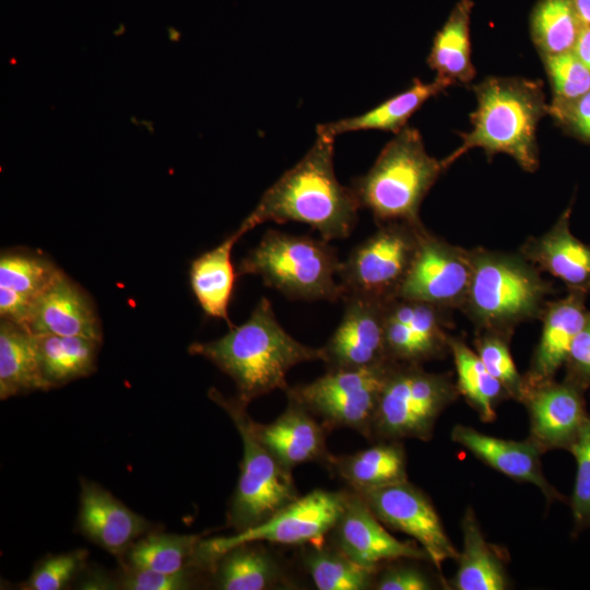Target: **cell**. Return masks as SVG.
<instances>
[{
    "label": "cell",
    "mask_w": 590,
    "mask_h": 590,
    "mask_svg": "<svg viewBox=\"0 0 590 590\" xmlns=\"http://www.w3.org/2000/svg\"><path fill=\"white\" fill-rule=\"evenodd\" d=\"M331 533L335 547L358 565L375 571L382 562L428 558L422 547L392 536L353 489L347 491L344 509Z\"/></svg>",
    "instance_id": "15"
},
{
    "label": "cell",
    "mask_w": 590,
    "mask_h": 590,
    "mask_svg": "<svg viewBox=\"0 0 590 590\" xmlns=\"http://www.w3.org/2000/svg\"><path fill=\"white\" fill-rule=\"evenodd\" d=\"M583 24L571 0H539L530 31L541 58L573 50Z\"/></svg>",
    "instance_id": "32"
},
{
    "label": "cell",
    "mask_w": 590,
    "mask_h": 590,
    "mask_svg": "<svg viewBox=\"0 0 590 590\" xmlns=\"http://www.w3.org/2000/svg\"><path fill=\"white\" fill-rule=\"evenodd\" d=\"M476 354L489 371L504 387L507 396L523 401L526 396L524 377L512 361L505 334L486 331L475 342Z\"/></svg>",
    "instance_id": "37"
},
{
    "label": "cell",
    "mask_w": 590,
    "mask_h": 590,
    "mask_svg": "<svg viewBox=\"0 0 590 590\" xmlns=\"http://www.w3.org/2000/svg\"><path fill=\"white\" fill-rule=\"evenodd\" d=\"M449 86L448 82L438 78L428 83L415 79L408 90L386 99L365 114L319 125L317 132L334 138L344 132L359 130H381L397 134L406 127L408 120L425 102Z\"/></svg>",
    "instance_id": "25"
},
{
    "label": "cell",
    "mask_w": 590,
    "mask_h": 590,
    "mask_svg": "<svg viewBox=\"0 0 590 590\" xmlns=\"http://www.w3.org/2000/svg\"><path fill=\"white\" fill-rule=\"evenodd\" d=\"M243 235L237 228L219 246L197 257L189 271L191 290L204 314L223 319L229 328L228 305L237 278L232 250Z\"/></svg>",
    "instance_id": "24"
},
{
    "label": "cell",
    "mask_w": 590,
    "mask_h": 590,
    "mask_svg": "<svg viewBox=\"0 0 590 590\" xmlns=\"http://www.w3.org/2000/svg\"><path fill=\"white\" fill-rule=\"evenodd\" d=\"M463 550L455 578L458 590H504L507 577L504 566L485 541L473 510L469 508L462 520Z\"/></svg>",
    "instance_id": "31"
},
{
    "label": "cell",
    "mask_w": 590,
    "mask_h": 590,
    "mask_svg": "<svg viewBox=\"0 0 590 590\" xmlns=\"http://www.w3.org/2000/svg\"><path fill=\"white\" fill-rule=\"evenodd\" d=\"M573 51L590 69V25L583 24Z\"/></svg>",
    "instance_id": "46"
},
{
    "label": "cell",
    "mask_w": 590,
    "mask_h": 590,
    "mask_svg": "<svg viewBox=\"0 0 590 590\" xmlns=\"http://www.w3.org/2000/svg\"><path fill=\"white\" fill-rule=\"evenodd\" d=\"M585 24L590 25V0H571Z\"/></svg>",
    "instance_id": "47"
},
{
    "label": "cell",
    "mask_w": 590,
    "mask_h": 590,
    "mask_svg": "<svg viewBox=\"0 0 590 590\" xmlns=\"http://www.w3.org/2000/svg\"><path fill=\"white\" fill-rule=\"evenodd\" d=\"M209 397L228 414L243 441L240 474L226 514V526L241 532L264 522L299 496L292 470L258 437L248 404L215 388L210 389Z\"/></svg>",
    "instance_id": "6"
},
{
    "label": "cell",
    "mask_w": 590,
    "mask_h": 590,
    "mask_svg": "<svg viewBox=\"0 0 590 590\" xmlns=\"http://www.w3.org/2000/svg\"><path fill=\"white\" fill-rule=\"evenodd\" d=\"M585 295L583 292L570 291L567 296L552 302L543 310L540 342L524 376L526 394L553 381L556 371L566 364L571 345L589 314L585 307Z\"/></svg>",
    "instance_id": "20"
},
{
    "label": "cell",
    "mask_w": 590,
    "mask_h": 590,
    "mask_svg": "<svg viewBox=\"0 0 590 590\" xmlns=\"http://www.w3.org/2000/svg\"><path fill=\"white\" fill-rule=\"evenodd\" d=\"M582 387L554 381L530 390L523 400L531 420V440L541 451L569 449L586 420Z\"/></svg>",
    "instance_id": "18"
},
{
    "label": "cell",
    "mask_w": 590,
    "mask_h": 590,
    "mask_svg": "<svg viewBox=\"0 0 590 590\" xmlns=\"http://www.w3.org/2000/svg\"><path fill=\"white\" fill-rule=\"evenodd\" d=\"M35 300V298L0 286L1 319L13 322L26 329Z\"/></svg>",
    "instance_id": "45"
},
{
    "label": "cell",
    "mask_w": 590,
    "mask_h": 590,
    "mask_svg": "<svg viewBox=\"0 0 590 590\" xmlns=\"http://www.w3.org/2000/svg\"><path fill=\"white\" fill-rule=\"evenodd\" d=\"M472 251L435 237L425 227L397 298L439 308L464 305L472 278Z\"/></svg>",
    "instance_id": "12"
},
{
    "label": "cell",
    "mask_w": 590,
    "mask_h": 590,
    "mask_svg": "<svg viewBox=\"0 0 590 590\" xmlns=\"http://www.w3.org/2000/svg\"><path fill=\"white\" fill-rule=\"evenodd\" d=\"M26 330L34 335L103 338L90 296L62 271L36 298Z\"/></svg>",
    "instance_id": "19"
},
{
    "label": "cell",
    "mask_w": 590,
    "mask_h": 590,
    "mask_svg": "<svg viewBox=\"0 0 590 590\" xmlns=\"http://www.w3.org/2000/svg\"><path fill=\"white\" fill-rule=\"evenodd\" d=\"M476 108L472 129L460 134V145L442 160L446 168L470 150L480 148L492 156H511L526 172L538 169L536 129L548 115L542 82L520 76H488L473 86Z\"/></svg>",
    "instance_id": "3"
},
{
    "label": "cell",
    "mask_w": 590,
    "mask_h": 590,
    "mask_svg": "<svg viewBox=\"0 0 590 590\" xmlns=\"http://www.w3.org/2000/svg\"><path fill=\"white\" fill-rule=\"evenodd\" d=\"M457 393L449 377L397 362L380 391L370 437L429 439L438 416Z\"/></svg>",
    "instance_id": "8"
},
{
    "label": "cell",
    "mask_w": 590,
    "mask_h": 590,
    "mask_svg": "<svg viewBox=\"0 0 590 590\" xmlns=\"http://www.w3.org/2000/svg\"><path fill=\"white\" fill-rule=\"evenodd\" d=\"M304 563L319 590H366L375 583V570L358 565L334 545L312 546Z\"/></svg>",
    "instance_id": "35"
},
{
    "label": "cell",
    "mask_w": 590,
    "mask_h": 590,
    "mask_svg": "<svg viewBox=\"0 0 590 590\" xmlns=\"http://www.w3.org/2000/svg\"><path fill=\"white\" fill-rule=\"evenodd\" d=\"M60 272L49 260L26 252H4L0 258V286L35 299Z\"/></svg>",
    "instance_id": "36"
},
{
    "label": "cell",
    "mask_w": 590,
    "mask_h": 590,
    "mask_svg": "<svg viewBox=\"0 0 590 590\" xmlns=\"http://www.w3.org/2000/svg\"><path fill=\"white\" fill-rule=\"evenodd\" d=\"M353 491L382 523L418 542L438 569L446 560L459 558L434 506L422 491L408 481Z\"/></svg>",
    "instance_id": "13"
},
{
    "label": "cell",
    "mask_w": 590,
    "mask_h": 590,
    "mask_svg": "<svg viewBox=\"0 0 590 590\" xmlns=\"http://www.w3.org/2000/svg\"><path fill=\"white\" fill-rule=\"evenodd\" d=\"M397 362L388 359L357 368L328 369L314 381L287 388V398L321 417L329 427H350L370 438L380 391Z\"/></svg>",
    "instance_id": "10"
},
{
    "label": "cell",
    "mask_w": 590,
    "mask_h": 590,
    "mask_svg": "<svg viewBox=\"0 0 590 590\" xmlns=\"http://www.w3.org/2000/svg\"><path fill=\"white\" fill-rule=\"evenodd\" d=\"M472 261L464 305L486 331L503 333L541 312L551 287L529 263L485 250L472 251Z\"/></svg>",
    "instance_id": "7"
},
{
    "label": "cell",
    "mask_w": 590,
    "mask_h": 590,
    "mask_svg": "<svg viewBox=\"0 0 590 590\" xmlns=\"http://www.w3.org/2000/svg\"><path fill=\"white\" fill-rule=\"evenodd\" d=\"M542 60L552 87L551 104L568 103L590 91V69L573 50Z\"/></svg>",
    "instance_id": "38"
},
{
    "label": "cell",
    "mask_w": 590,
    "mask_h": 590,
    "mask_svg": "<svg viewBox=\"0 0 590 590\" xmlns=\"http://www.w3.org/2000/svg\"><path fill=\"white\" fill-rule=\"evenodd\" d=\"M216 588L223 590H264L279 583L281 568L258 542L236 545L211 565Z\"/></svg>",
    "instance_id": "30"
},
{
    "label": "cell",
    "mask_w": 590,
    "mask_h": 590,
    "mask_svg": "<svg viewBox=\"0 0 590 590\" xmlns=\"http://www.w3.org/2000/svg\"><path fill=\"white\" fill-rule=\"evenodd\" d=\"M473 3L460 0L456 3L442 27L434 37L427 63L436 78L450 85L468 84L475 76L472 62L470 22Z\"/></svg>",
    "instance_id": "26"
},
{
    "label": "cell",
    "mask_w": 590,
    "mask_h": 590,
    "mask_svg": "<svg viewBox=\"0 0 590 590\" xmlns=\"http://www.w3.org/2000/svg\"><path fill=\"white\" fill-rule=\"evenodd\" d=\"M196 568L163 573L146 568L125 566L118 578V588L126 590H184L192 586Z\"/></svg>",
    "instance_id": "41"
},
{
    "label": "cell",
    "mask_w": 590,
    "mask_h": 590,
    "mask_svg": "<svg viewBox=\"0 0 590 590\" xmlns=\"http://www.w3.org/2000/svg\"><path fill=\"white\" fill-rule=\"evenodd\" d=\"M188 351L229 376L237 388L236 397L246 404L275 389L286 391V375L292 367L323 358L321 347L305 345L282 328L267 297L258 302L243 324L231 327L216 340L194 342Z\"/></svg>",
    "instance_id": "2"
},
{
    "label": "cell",
    "mask_w": 590,
    "mask_h": 590,
    "mask_svg": "<svg viewBox=\"0 0 590 590\" xmlns=\"http://www.w3.org/2000/svg\"><path fill=\"white\" fill-rule=\"evenodd\" d=\"M449 349L456 365L458 391L477 411L483 422H493L496 418V402L507 396L504 387L464 342L449 339Z\"/></svg>",
    "instance_id": "34"
},
{
    "label": "cell",
    "mask_w": 590,
    "mask_h": 590,
    "mask_svg": "<svg viewBox=\"0 0 590 590\" xmlns=\"http://www.w3.org/2000/svg\"><path fill=\"white\" fill-rule=\"evenodd\" d=\"M86 556V550H75L47 556L36 565L30 578L23 585V589H64L83 568Z\"/></svg>",
    "instance_id": "40"
},
{
    "label": "cell",
    "mask_w": 590,
    "mask_h": 590,
    "mask_svg": "<svg viewBox=\"0 0 590 590\" xmlns=\"http://www.w3.org/2000/svg\"><path fill=\"white\" fill-rule=\"evenodd\" d=\"M329 241L269 229L239 262L237 276L259 275L264 285L292 299H342L335 279L341 261Z\"/></svg>",
    "instance_id": "5"
},
{
    "label": "cell",
    "mask_w": 590,
    "mask_h": 590,
    "mask_svg": "<svg viewBox=\"0 0 590 590\" xmlns=\"http://www.w3.org/2000/svg\"><path fill=\"white\" fill-rule=\"evenodd\" d=\"M451 438L498 472L534 484L548 500H563V496L544 477L540 461L542 451L531 439L505 440L463 425L453 427Z\"/></svg>",
    "instance_id": "22"
},
{
    "label": "cell",
    "mask_w": 590,
    "mask_h": 590,
    "mask_svg": "<svg viewBox=\"0 0 590 590\" xmlns=\"http://www.w3.org/2000/svg\"><path fill=\"white\" fill-rule=\"evenodd\" d=\"M79 527L82 534L122 559L130 546L152 532L153 524L99 484L81 480Z\"/></svg>",
    "instance_id": "17"
},
{
    "label": "cell",
    "mask_w": 590,
    "mask_h": 590,
    "mask_svg": "<svg viewBox=\"0 0 590 590\" xmlns=\"http://www.w3.org/2000/svg\"><path fill=\"white\" fill-rule=\"evenodd\" d=\"M34 337L39 369L47 390L95 371L101 341L57 334Z\"/></svg>",
    "instance_id": "28"
},
{
    "label": "cell",
    "mask_w": 590,
    "mask_h": 590,
    "mask_svg": "<svg viewBox=\"0 0 590 590\" xmlns=\"http://www.w3.org/2000/svg\"><path fill=\"white\" fill-rule=\"evenodd\" d=\"M347 491L315 489L298 497L258 526L231 536L201 540L196 564L201 569H210L212 563L224 552L248 542L267 541L295 545L320 540L333 529L344 509Z\"/></svg>",
    "instance_id": "11"
},
{
    "label": "cell",
    "mask_w": 590,
    "mask_h": 590,
    "mask_svg": "<svg viewBox=\"0 0 590 590\" xmlns=\"http://www.w3.org/2000/svg\"><path fill=\"white\" fill-rule=\"evenodd\" d=\"M575 457L577 472L570 508L574 533L590 528V417L583 421L577 438L568 449Z\"/></svg>",
    "instance_id": "39"
},
{
    "label": "cell",
    "mask_w": 590,
    "mask_h": 590,
    "mask_svg": "<svg viewBox=\"0 0 590 590\" xmlns=\"http://www.w3.org/2000/svg\"><path fill=\"white\" fill-rule=\"evenodd\" d=\"M441 308L430 304L394 298L385 308L387 356L398 363L420 364L438 356L449 338L445 332Z\"/></svg>",
    "instance_id": "16"
},
{
    "label": "cell",
    "mask_w": 590,
    "mask_h": 590,
    "mask_svg": "<svg viewBox=\"0 0 590 590\" xmlns=\"http://www.w3.org/2000/svg\"><path fill=\"white\" fill-rule=\"evenodd\" d=\"M342 319L322 346L328 369L357 368L390 359L385 344L387 303L356 296H343Z\"/></svg>",
    "instance_id": "14"
},
{
    "label": "cell",
    "mask_w": 590,
    "mask_h": 590,
    "mask_svg": "<svg viewBox=\"0 0 590 590\" xmlns=\"http://www.w3.org/2000/svg\"><path fill=\"white\" fill-rule=\"evenodd\" d=\"M201 536L150 532L137 540L126 553L127 565L163 573L196 568Z\"/></svg>",
    "instance_id": "33"
},
{
    "label": "cell",
    "mask_w": 590,
    "mask_h": 590,
    "mask_svg": "<svg viewBox=\"0 0 590 590\" xmlns=\"http://www.w3.org/2000/svg\"><path fill=\"white\" fill-rule=\"evenodd\" d=\"M566 365L569 371L568 380L582 388L590 384V312L571 345Z\"/></svg>",
    "instance_id": "43"
},
{
    "label": "cell",
    "mask_w": 590,
    "mask_h": 590,
    "mask_svg": "<svg viewBox=\"0 0 590 590\" xmlns=\"http://www.w3.org/2000/svg\"><path fill=\"white\" fill-rule=\"evenodd\" d=\"M423 228L421 222L382 223L341 261L338 278L343 296L356 295L380 303L397 298Z\"/></svg>",
    "instance_id": "9"
},
{
    "label": "cell",
    "mask_w": 590,
    "mask_h": 590,
    "mask_svg": "<svg viewBox=\"0 0 590 590\" xmlns=\"http://www.w3.org/2000/svg\"><path fill=\"white\" fill-rule=\"evenodd\" d=\"M47 390L43 380L35 337L26 329L1 319L0 322V399Z\"/></svg>",
    "instance_id": "29"
},
{
    "label": "cell",
    "mask_w": 590,
    "mask_h": 590,
    "mask_svg": "<svg viewBox=\"0 0 590 590\" xmlns=\"http://www.w3.org/2000/svg\"><path fill=\"white\" fill-rule=\"evenodd\" d=\"M255 429L263 445L286 468L318 461L324 463L326 426L299 402L288 398L285 411L270 424L255 422Z\"/></svg>",
    "instance_id": "21"
},
{
    "label": "cell",
    "mask_w": 590,
    "mask_h": 590,
    "mask_svg": "<svg viewBox=\"0 0 590 590\" xmlns=\"http://www.w3.org/2000/svg\"><path fill=\"white\" fill-rule=\"evenodd\" d=\"M447 169L430 156L420 131L405 127L381 150L370 169L353 179L351 189L361 209L382 223H420L422 201Z\"/></svg>",
    "instance_id": "4"
},
{
    "label": "cell",
    "mask_w": 590,
    "mask_h": 590,
    "mask_svg": "<svg viewBox=\"0 0 590 590\" xmlns=\"http://www.w3.org/2000/svg\"><path fill=\"white\" fill-rule=\"evenodd\" d=\"M324 464L351 489L375 488L406 481L405 455L398 442L378 444L352 455H329Z\"/></svg>",
    "instance_id": "27"
},
{
    "label": "cell",
    "mask_w": 590,
    "mask_h": 590,
    "mask_svg": "<svg viewBox=\"0 0 590 590\" xmlns=\"http://www.w3.org/2000/svg\"><path fill=\"white\" fill-rule=\"evenodd\" d=\"M569 216L567 209L547 233L528 241L522 252L570 291L586 293L590 288V246L573 235Z\"/></svg>",
    "instance_id": "23"
},
{
    "label": "cell",
    "mask_w": 590,
    "mask_h": 590,
    "mask_svg": "<svg viewBox=\"0 0 590 590\" xmlns=\"http://www.w3.org/2000/svg\"><path fill=\"white\" fill-rule=\"evenodd\" d=\"M333 149L334 137L317 132L309 151L266 190L238 229L246 234L266 222H299L327 241L349 237L361 208L351 187L335 177Z\"/></svg>",
    "instance_id": "1"
},
{
    "label": "cell",
    "mask_w": 590,
    "mask_h": 590,
    "mask_svg": "<svg viewBox=\"0 0 590 590\" xmlns=\"http://www.w3.org/2000/svg\"><path fill=\"white\" fill-rule=\"evenodd\" d=\"M378 590H428L432 583L418 569L412 567H393L384 571L375 581Z\"/></svg>",
    "instance_id": "44"
},
{
    "label": "cell",
    "mask_w": 590,
    "mask_h": 590,
    "mask_svg": "<svg viewBox=\"0 0 590 590\" xmlns=\"http://www.w3.org/2000/svg\"><path fill=\"white\" fill-rule=\"evenodd\" d=\"M548 115L567 132L590 143V91L564 104H548Z\"/></svg>",
    "instance_id": "42"
}]
</instances>
